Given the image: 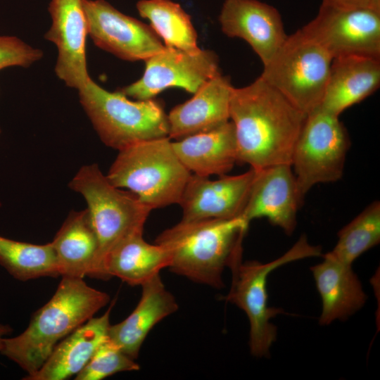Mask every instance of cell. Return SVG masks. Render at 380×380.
<instances>
[{
    "mask_svg": "<svg viewBox=\"0 0 380 380\" xmlns=\"http://www.w3.org/2000/svg\"><path fill=\"white\" fill-rule=\"evenodd\" d=\"M306 115L260 76L248 86L233 87L229 120L235 129L238 163L255 170L291 165Z\"/></svg>",
    "mask_w": 380,
    "mask_h": 380,
    "instance_id": "obj_1",
    "label": "cell"
},
{
    "mask_svg": "<svg viewBox=\"0 0 380 380\" xmlns=\"http://www.w3.org/2000/svg\"><path fill=\"white\" fill-rule=\"evenodd\" d=\"M109 301L106 293L89 286L82 278L62 277L53 296L34 312L27 329L17 336L3 338L0 353L31 375L58 342Z\"/></svg>",
    "mask_w": 380,
    "mask_h": 380,
    "instance_id": "obj_2",
    "label": "cell"
},
{
    "mask_svg": "<svg viewBox=\"0 0 380 380\" xmlns=\"http://www.w3.org/2000/svg\"><path fill=\"white\" fill-rule=\"evenodd\" d=\"M248 225L241 217L181 220L160 234L155 243L168 252V267L173 272L222 289L224 268L241 260L242 242Z\"/></svg>",
    "mask_w": 380,
    "mask_h": 380,
    "instance_id": "obj_3",
    "label": "cell"
},
{
    "mask_svg": "<svg viewBox=\"0 0 380 380\" xmlns=\"http://www.w3.org/2000/svg\"><path fill=\"white\" fill-rule=\"evenodd\" d=\"M191 175L166 137L118 151L106 177L113 185L128 189L153 210L179 204Z\"/></svg>",
    "mask_w": 380,
    "mask_h": 380,
    "instance_id": "obj_4",
    "label": "cell"
},
{
    "mask_svg": "<svg viewBox=\"0 0 380 380\" xmlns=\"http://www.w3.org/2000/svg\"><path fill=\"white\" fill-rule=\"evenodd\" d=\"M87 204L98 251L88 277L103 279V266L109 252L123 239L144 231L152 209L129 191L113 185L96 163L82 166L69 183Z\"/></svg>",
    "mask_w": 380,
    "mask_h": 380,
    "instance_id": "obj_5",
    "label": "cell"
},
{
    "mask_svg": "<svg viewBox=\"0 0 380 380\" xmlns=\"http://www.w3.org/2000/svg\"><path fill=\"white\" fill-rule=\"evenodd\" d=\"M80 101L103 143L120 151L141 141L168 137L167 115L158 101H131L90 77L79 90Z\"/></svg>",
    "mask_w": 380,
    "mask_h": 380,
    "instance_id": "obj_6",
    "label": "cell"
},
{
    "mask_svg": "<svg viewBox=\"0 0 380 380\" xmlns=\"http://www.w3.org/2000/svg\"><path fill=\"white\" fill-rule=\"evenodd\" d=\"M333 58L300 29L287 36L260 77L308 115L322 102Z\"/></svg>",
    "mask_w": 380,
    "mask_h": 380,
    "instance_id": "obj_7",
    "label": "cell"
},
{
    "mask_svg": "<svg viewBox=\"0 0 380 380\" xmlns=\"http://www.w3.org/2000/svg\"><path fill=\"white\" fill-rule=\"evenodd\" d=\"M322 255V248L310 245L305 236L283 255L267 263L241 260L233 265L230 290L223 298L243 310L250 323L249 346L256 357H266L277 339V327L270 319L283 313L282 309L268 307L267 281L274 270L292 261Z\"/></svg>",
    "mask_w": 380,
    "mask_h": 380,
    "instance_id": "obj_8",
    "label": "cell"
},
{
    "mask_svg": "<svg viewBox=\"0 0 380 380\" xmlns=\"http://www.w3.org/2000/svg\"><path fill=\"white\" fill-rule=\"evenodd\" d=\"M349 147L348 132L338 116L319 107L306 115L291 163L303 203L313 186L341 178Z\"/></svg>",
    "mask_w": 380,
    "mask_h": 380,
    "instance_id": "obj_9",
    "label": "cell"
},
{
    "mask_svg": "<svg viewBox=\"0 0 380 380\" xmlns=\"http://www.w3.org/2000/svg\"><path fill=\"white\" fill-rule=\"evenodd\" d=\"M300 30L332 58L380 59V10L343 8L322 1L315 18Z\"/></svg>",
    "mask_w": 380,
    "mask_h": 380,
    "instance_id": "obj_10",
    "label": "cell"
},
{
    "mask_svg": "<svg viewBox=\"0 0 380 380\" xmlns=\"http://www.w3.org/2000/svg\"><path fill=\"white\" fill-rule=\"evenodd\" d=\"M142 77L120 89L136 100H148L170 87L196 93L208 80L220 72L217 54L201 50L192 54L166 46L145 61Z\"/></svg>",
    "mask_w": 380,
    "mask_h": 380,
    "instance_id": "obj_11",
    "label": "cell"
},
{
    "mask_svg": "<svg viewBox=\"0 0 380 380\" xmlns=\"http://www.w3.org/2000/svg\"><path fill=\"white\" fill-rule=\"evenodd\" d=\"M87 33L94 44L118 58L146 61L164 47L151 26L125 15L105 0H82Z\"/></svg>",
    "mask_w": 380,
    "mask_h": 380,
    "instance_id": "obj_12",
    "label": "cell"
},
{
    "mask_svg": "<svg viewBox=\"0 0 380 380\" xmlns=\"http://www.w3.org/2000/svg\"><path fill=\"white\" fill-rule=\"evenodd\" d=\"M255 172L251 167L244 173L224 175L215 180L191 173L179 203L182 210L181 220L240 217Z\"/></svg>",
    "mask_w": 380,
    "mask_h": 380,
    "instance_id": "obj_13",
    "label": "cell"
},
{
    "mask_svg": "<svg viewBox=\"0 0 380 380\" xmlns=\"http://www.w3.org/2000/svg\"><path fill=\"white\" fill-rule=\"evenodd\" d=\"M49 12L52 23L45 38L57 47L56 74L68 87L79 90L90 78L85 51L87 23L82 0H51Z\"/></svg>",
    "mask_w": 380,
    "mask_h": 380,
    "instance_id": "obj_14",
    "label": "cell"
},
{
    "mask_svg": "<svg viewBox=\"0 0 380 380\" xmlns=\"http://www.w3.org/2000/svg\"><path fill=\"white\" fill-rule=\"evenodd\" d=\"M255 171L241 217L248 224L254 219L266 217L272 224L291 234L297 224L298 208L303 203L291 165L280 164Z\"/></svg>",
    "mask_w": 380,
    "mask_h": 380,
    "instance_id": "obj_15",
    "label": "cell"
},
{
    "mask_svg": "<svg viewBox=\"0 0 380 380\" xmlns=\"http://www.w3.org/2000/svg\"><path fill=\"white\" fill-rule=\"evenodd\" d=\"M219 21L224 34L245 40L263 65L288 36L277 8L258 0H225Z\"/></svg>",
    "mask_w": 380,
    "mask_h": 380,
    "instance_id": "obj_16",
    "label": "cell"
},
{
    "mask_svg": "<svg viewBox=\"0 0 380 380\" xmlns=\"http://www.w3.org/2000/svg\"><path fill=\"white\" fill-rule=\"evenodd\" d=\"M232 88L229 77L221 72L208 80L192 98L170 111L168 137L179 140L228 122Z\"/></svg>",
    "mask_w": 380,
    "mask_h": 380,
    "instance_id": "obj_17",
    "label": "cell"
},
{
    "mask_svg": "<svg viewBox=\"0 0 380 380\" xmlns=\"http://www.w3.org/2000/svg\"><path fill=\"white\" fill-rule=\"evenodd\" d=\"M111 308L101 317H91L58 342L42 366L23 379L64 380L76 376L108 338Z\"/></svg>",
    "mask_w": 380,
    "mask_h": 380,
    "instance_id": "obj_18",
    "label": "cell"
},
{
    "mask_svg": "<svg viewBox=\"0 0 380 380\" xmlns=\"http://www.w3.org/2000/svg\"><path fill=\"white\" fill-rule=\"evenodd\" d=\"M380 84V59L348 56L333 58L319 106L338 116L374 93Z\"/></svg>",
    "mask_w": 380,
    "mask_h": 380,
    "instance_id": "obj_19",
    "label": "cell"
},
{
    "mask_svg": "<svg viewBox=\"0 0 380 380\" xmlns=\"http://www.w3.org/2000/svg\"><path fill=\"white\" fill-rule=\"evenodd\" d=\"M140 300L122 322L110 325L109 338L126 355L135 360L148 334L165 317L178 310L173 295L165 287L160 274L141 285Z\"/></svg>",
    "mask_w": 380,
    "mask_h": 380,
    "instance_id": "obj_20",
    "label": "cell"
},
{
    "mask_svg": "<svg viewBox=\"0 0 380 380\" xmlns=\"http://www.w3.org/2000/svg\"><path fill=\"white\" fill-rule=\"evenodd\" d=\"M322 303L319 324L327 325L336 319H346L360 310L367 296L352 269L329 254L310 267Z\"/></svg>",
    "mask_w": 380,
    "mask_h": 380,
    "instance_id": "obj_21",
    "label": "cell"
},
{
    "mask_svg": "<svg viewBox=\"0 0 380 380\" xmlns=\"http://www.w3.org/2000/svg\"><path fill=\"white\" fill-rule=\"evenodd\" d=\"M172 145L182 164L199 176L227 175L238 163L235 129L230 120L210 131L172 141Z\"/></svg>",
    "mask_w": 380,
    "mask_h": 380,
    "instance_id": "obj_22",
    "label": "cell"
},
{
    "mask_svg": "<svg viewBox=\"0 0 380 380\" xmlns=\"http://www.w3.org/2000/svg\"><path fill=\"white\" fill-rule=\"evenodd\" d=\"M169 265L167 250L146 241L143 231L137 232L123 239L107 255L103 280L116 277L131 286H141Z\"/></svg>",
    "mask_w": 380,
    "mask_h": 380,
    "instance_id": "obj_23",
    "label": "cell"
},
{
    "mask_svg": "<svg viewBox=\"0 0 380 380\" xmlns=\"http://www.w3.org/2000/svg\"><path fill=\"white\" fill-rule=\"evenodd\" d=\"M61 277L84 278L94 262L97 239L88 211H71L51 241Z\"/></svg>",
    "mask_w": 380,
    "mask_h": 380,
    "instance_id": "obj_24",
    "label": "cell"
},
{
    "mask_svg": "<svg viewBox=\"0 0 380 380\" xmlns=\"http://www.w3.org/2000/svg\"><path fill=\"white\" fill-rule=\"evenodd\" d=\"M139 15L148 20L165 46L189 53H199L197 34L190 15L181 5L171 0H140L137 4Z\"/></svg>",
    "mask_w": 380,
    "mask_h": 380,
    "instance_id": "obj_25",
    "label": "cell"
},
{
    "mask_svg": "<svg viewBox=\"0 0 380 380\" xmlns=\"http://www.w3.org/2000/svg\"><path fill=\"white\" fill-rule=\"evenodd\" d=\"M0 264L11 276L23 281L60 276L51 242L38 245L0 236Z\"/></svg>",
    "mask_w": 380,
    "mask_h": 380,
    "instance_id": "obj_26",
    "label": "cell"
},
{
    "mask_svg": "<svg viewBox=\"0 0 380 380\" xmlns=\"http://www.w3.org/2000/svg\"><path fill=\"white\" fill-rule=\"evenodd\" d=\"M338 241L329 252L337 260L352 265L360 255L380 241V203L366 207L338 233Z\"/></svg>",
    "mask_w": 380,
    "mask_h": 380,
    "instance_id": "obj_27",
    "label": "cell"
},
{
    "mask_svg": "<svg viewBox=\"0 0 380 380\" xmlns=\"http://www.w3.org/2000/svg\"><path fill=\"white\" fill-rule=\"evenodd\" d=\"M139 365L126 355L109 337L96 349L75 380H101L122 372L137 371Z\"/></svg>",
    "mask_w": 380,
    "mask_h": 380,
    "instance_id": "obj_28",
    "label": "cell"
},
{
    "mask_svg": "<svg viewBox=\"0 0 380 380\" xmlns=\"http://www.w3.org/2000/svg\"><path fill=\"white\" fill-rule=\"evenodd\" d=\"M43 56V52L13 36H0V70L11 66L28 67Z\"/></svg>",
    "mask_w": 380,
    "mask_h": 380,
    "instance_id": "obj_29",
    "label": "cell"
},
{
    "mask_svg": "<svg viewBox=\"0 0 380 380\" xmlns=\"http://www.w3.org/2000/svg\"><path fill=\"white\" fill-rule=\"evenodd\" d=\"M334 6L355 9L370 8L380 10V0H322Z\"/></svg>",
    "mask_w": 380,
    "mask_h": 380,
    "instance_id": "obj_30",
    "label": "cell"
},
{
    "mask_svg": "<svg viewBox=\"0 0 380 380\" xmlns=\"http://www.w3.org/2000/svg\"><path fill=\"white\" fill-rule=\"evenodd\" d=\"M12 329L9 325L0 323V350L2 346V341L5 336L10 334Z\"/></svg>",
    "mask_w": 380,
    "mask_h": 380,
    "instance_id": "obj_31",
    "label": "cell"
},
{
    "mask_svg": "<svg viewBox=\"0 0 380 380\" xmlns=\"http://www.w3.org/2000/svg\"><path fill=\"white\" fill-rule=\"evenodd\" d=\"M0 133H1V129H0Z\"/></svg>",
    "mask_w": 380,
    "mask_h": 380,
    "instance_id": "obj_32",
    "label": "cell"
}]
</instances>
